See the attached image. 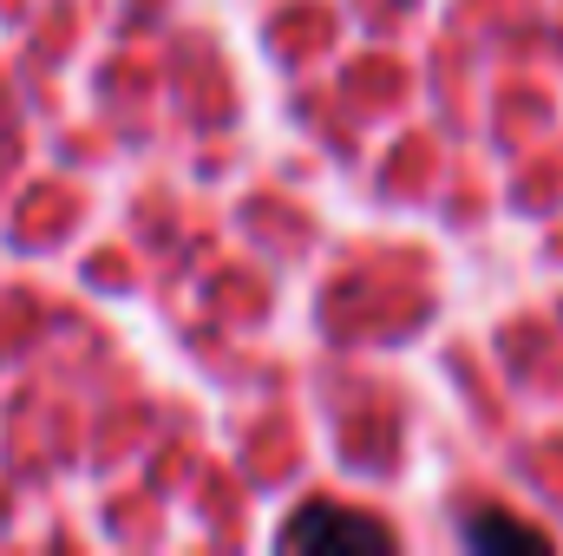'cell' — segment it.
Here are the masks:
<instances>
[{
  "label": "cell",
  "mask_w": 563,
  "mask_h": 556,
  "mask_svg": "<svg viewBox=\"0 0 563 556\" xmlns=\"http://www.w3.org/2000/svg\"><path fill=\"white\" fill-rule=\"evenodd\" d=\"M465 544H472V551H551V537H544L538 524L511 518V511H478V518H465Z\"/></svg>",
  "instance_id": "7a4b0ae2"
},
{
  "label": "cell",
  "mask_w": 563,
  "mask_h": 556,
  "mask_svg": "<svg viewBox=\"0 0 563 556\" xmlns=\"http://www.w3.org/2000/svg\"><path fill=\"white\" fill-rule=\"evenodd\" d=\"M282 551H394V531L367 511H347V504H301L276 537Z\"/></svg>",
  "instance_id": "6da1fadb"
}]
</instances>
